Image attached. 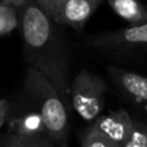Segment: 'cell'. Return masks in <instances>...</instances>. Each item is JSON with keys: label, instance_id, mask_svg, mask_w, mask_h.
<instances>
[{"label": "cell", "instance_id": "ba28073f", "mask_svg": "<svg viewBox=\"0 0 147 147\" xmlns=\"http://www.w3.org/2000/svg\"><path fill=\"white\" fill-rule=\"evenodd\" d=\"M110 8L130 26L147 23V8L140 0H107Z\"/></svg>", "mask_w": 147, "mask_h": 147}, {"label": "cell", "instance_id": "8fae6325", "mask_svg": "<svg viewBox=\"0 0 147 147\" xmlns=\"http://www.w3.org/2000/svg\"><path fill=\"white\" fill-rule=\"evenodd\" d=\"M81 147H117L112 142H110L107 138L97 133L90 127L85 130V133L81 137Z\"/></svg>", "mask_w": 147, "mask_h": 147}, {"label": "cell", "instance_id": "5bb4252c", "mask_svg": "<svg viewBox=\"0 0 147 147\" xmlns=\"http://www.w3.org/2000/svg\"><path fill=\"white\" fill-rule=\"evenodd\" d=\"M10 109H12V105L7 99L0 98V130L7 124L8 117H9V114H10Z\"/></svg>", "mask_w": 147, "mask_h": 147}, {"label": "cell", "instance_id": "7a4b0ae2", "mask_svg": "<svg viewBox=\"0 0 147 147\" xmlns=\"http://www.w3.org/2000/svg\"><path fill=\"white\" fill-rule=\"evenodd\" d=\"M22 103L39 114L45 136L56 147H66L70 136L69 107L53 84L35 69L28 67L23 79Z\"/></svg>", "mask_w": 147, "mask_h": 147}, {"label": "cell", "instance_id": "2e32d148", "mask_svg": "<svg viewBox=\"0 0 147 147\" xmlns=\"http://www.w3.org/2000/svg\"><path fill=\"white\" fill-rule=\"evenodd\" d=\"M35 1L38 3L43 9H47V8L52 7V5L57 4V3H59V1H63V0H35Z\"/></svg>", "mask_w": 147, "mask_h": 147}, {"label": "cell", "instance_id": "3957f363", "mask_svg": "<svg viewBox=\"0 0 147 147\" xmlns=\"http://www.w3.org/2000/svg\"><path fill=\"white\" fill-rule=\"evenodd\" d=\"M106 90L101 76L84 69L70 84V106L83 120L94 123L106 106Z\"/></svg>", "mask_w": 147, "mask_h": 147}, {"label": "cell", "instance_id": "277c9868", "mask_svg": "<svg viewBox=\"0 0 147 147\" xmlns=\"http://www.w3.org/2000/svg\"><path fill=\"white\" fill-rule=\"evenodd\" d=\"M89 43L101 51L134 52L147 51V23L123 27L99 34L89 39Z\"/></svg>", "mask_w": 147, "mask_h": 147}, {"label": "cell", "instance_id": "9c48e42d", "mask_svg": "<svg viewBox=\"0 0 147 147\" xmlns=\"http://www.w3.org/2000/svg\"><path fill=\"white\" fill-rule=\"evenodd\" d=\"M20 26L18 10L0 3V38L8 35Z\"/></svg>", "mask_w": 147, "mask_h": 147}, {"label": "cell", "instance_id": "4fadbf2b", "mask_svg": "<svg viewBox=\"0 0 147 147\" xmlns=\"http://www.w3.org/2000/svg\"><path fill=\"white\" fill-rule=\"evenodd\" d=\"M27 140L28 147H56L47 138V136H32L27 137Z\"/></svg>", "mask_w": 147, "mask_h": 147}, {"label": "cell", "instance_id": "8992f818", "mask_svg": "<svg viewBox=\"0 0 147 147\" xmlns=\"http://www.w3.org/2000/svg\"><path fill=\"white\" fill-rule=\"evenodd\" d=\"M133 121L134 119H132L127 110L119 109L116 111L101 115L96 121L92 123L90 128L107 138L114 145L121 147L123 143L127 141L128 136L130 134Z\"/></svg>", "mask_w": 147, "mask_h": 147}, {"label": "cell", "instance_id": "30bf717a", "mask_svg": "<svg viewBox=\"0 0 147 147\" xmlns=\"http://www.w3.org/2000/svg\"><path fill=\"white\" fill-rule=\"evenodd\" d=\"M121 147H147V120H134L130 134Z\"/></svg>", "mask_w": 147, "mask_h": 147}, {"label": "cell", "instance_id": "9a60e30c", "mask_svg": "<svg viewBox=\"0 0 147 147\" xmlns=\"http://www.w3.org/2000/svg\"><path fill=\"white\" fill-rule=\"evenodd\" d=\"M28 1H30V0H0V3L9 5V7L14 8L16 10H20L21 8L25 7Z\"/></svg>", "mask_w": 147, "mask_h": 147}, {"label": "cell", "instance_id": "5b68a950", "mask_svg": "<svg viewBox=\"0 0 147 147\" xmlns=\"http://www.w3.org/2000/svg\"><path fill=\"white\" fill-rule=\"evenodd\" d=\"M105 0H63L47 9H41L57 25H65L81 31L89 18Z\"/></svg>", "mask_w": 147, "mask_h": 147}, {"label": "cell", "instance_id": "e0dca14e", "mask_svg": "<svg viewBox=\"0 0 147 147\" xmlns=\"http://www.w3.org/2000/svg\"><path fill=\"white\" fill-rule=\"evenodd\" d=\"M146 8H147V4H146Z\"/></svg>", "mask_w": 147, "mask_h": 147}, {"label": "cell", "instance_id": "7c38bea8", "mask_svg": "<svg viewBox=\"0 0 147 147\" xmlns=\"http://www.w3.org/2000/svg\"><path fill=\"white\" fill-rule=\"evenodd\" d=\"M0 147H28V140L25 136H20L7 129L0 137Z\"/></svg>", "mask_w": 147, "mask_h": 147}, {"label": "cell", "instance_id": "6da1fadb", "mask_svg": "<svg viewBox=\"0 0 147 147\" xmlns=\"http://www.w3.org/2000/svg\"><path fill=\"white\" fill-rule=\"evenodd\" d=\"M18 16L23 57L28 67L43 74L70 109V56L57 23L35 0L21 8Z\"/></svg>", "mask_w": 147, "mask_h": 147}, {"label": "cell", "instance_id": "52a82bcc", "mask_svg": "<svg viewBox=\"0 0 147 147\" xmlns=\"http://www.w3.org/2000/svg\"><path fill=\"white\" fill-rule=\"evenodd\" d=\"M107 72L124 96L133 102L147 106V76L116 66H110Z\"/></svg>", "mask_w": 147, "mask_h": 147}]
</instances>
